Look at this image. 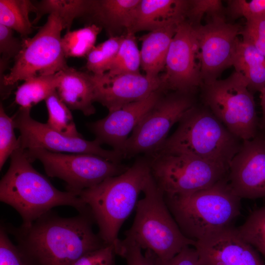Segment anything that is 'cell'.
Wrapping results in <instances>:
<instances>
[{"label":"cell","instance_id":"obj_1","mask_svg":"<svg viewBox=\"0 0 265 265\" xmlns=\"http://www.w3.org/2000/svg\"><path fill=\"white\" fill-rule=\"evenodd\" d=\"M79 212L63 217L51 210L27 227L3 225L14 238L26 265H72L83 255L107 244L94 232L89 208Z\"/></svg>","mask_w":265,"mask_h":265},{"label":"cell","instance_id":"obj_2","mask_svg":"<svg viewBox=\"0 0 265 265\" xmlns=\"http://www.w3.org/2000/svg\"><path fill=\"white\" fill-rule=\"evenodd\" d=\"M10 158L8 169L0 182V200L19 213L22 226L30 225L56 206H71L79 212L87 208L77 194L57 189L36 171L21 147Z\"/></svg>","mask_w":265,"mask_h":265},{"label":"cell","instance_id":"obj_3","mask_svg":"<svg viewBox=\"0 0 265 265\" xmlns=\"http://www.w3.org/2000/svg\"><path fill=\"white\" fill-rule=\"evenodd\" d=\"M150 174V161L138 159L123 173L78 194L90 210L98 234L105 243L114 244L119 240L120 229L136 207L138 195Z\"/></svg>","mask_w":265,"mask_h":265},{"label":"cell","instance_id":"obj_4","mask_svg":"<svg viewBox=\"0 0 265 265\" xmlns=\"http://www.w3.org/2000/svg\"><path fill=\"white\" fill-rule=\"evenodd\" d=\"M164 197L182 232L195 241L233 226L240 213L241 199L227 177L192 193Z\"/></svg>","mask_w":265,"mask_h":265},{"label":"cell","instance_id":"obj_5","mask_svg":"<svg viewBox=\"0 0 265 265\" xmlns=\"http://www.w3.org/2000/svg\"><path fill=\"white\" fill-rule=\"evenodd\" d=\"M174 133L151 156L185 154L229 169L241 144L207 107L189 109L179 121Z\"/></svg>","mask_w":265,"mask_h":265},{"label":"cell","instance_id":"obj_6","mask_svg":"<svg viewBox=\"0 0 265 265\" xmlns=\"http://www.w3.org/2000/svg\"><path fill=\"white\" fill-rule=\"evenodd\" d=\"M142 192L144 196L137 202L134 220L125 233L126 238L163 261L172 258L186 246H194L196 241L181 231L151 173Z\"/></svg>","mask_w":265,"mask_h":265},{"label":"cell","instance_id":"obj_7","mask_svg":"<svg viewBox=\"0 0 265 265\" xmlns=\"http://www.w3.org/2000/svg\"><path fill=\"white\" fill-rule=\"evenodd\" d=\"M201 87L206 107L232 134L242 141L256 136L258 120L253 94L242 75L235 71L227 78Z\"/></svg>","mask_w":265,"mask_h":265},{"label":"cell","instance_id":"obj_8","mask_svg":"<svg viewBox=\"0 0 265 265\" xmlns=\"http://www.w3.org/2000/svg\"><path fill=\"white\" fill-rule=\"evenodd\" d=\"M64 29L62 20L53 13L34 36L23 38L13 66L2 78L3 85L10 87L31 78L53 75L67 67L61 43Z\"/></svg>","mask_w":265,"mask_h":265},{"label":"cell","instance_id":"obj_9","mask_svg":"<svg viewBox=\"0 0 265 265\" xmlns=\"http://www.w3.org/2000/svg\"><path fill=\"white\" fill-rule=\"evenodd\" d=\"M151 175L165 197L184 195L207 188L227 177L229 169L185 155H162L150 161Z\"/></svg>","mask_w":265,"mask_h":265},{"label":"cell","instance_id":"obj_10","mask_svg":"<svg viewBox=\"0 0 265 265\" xmlns=\"http://www.w3.org/2000/svg\"><path fill=\"white\" fill-rule=\"evenodd\" d=\"M25 151L32 162L37 159L42 163L49 176L63 180L66 183V190L78 195L82 190L119 175L129 168L93 154L55 153L42 148Z\"/></svg>","mask_w":265,"mask_h":265},{"label":"cell","instance_id":"obj_11","mask_svg":"<svg viewBox=\"0 0 265 265\" xmlns=\"http://www.w3.org/2000/svg\"><path fill=\"white\" fill-rule=\"evenodd\" d=\"M194 106L191 94L179 92L162 96L142 117L126 143L123 158L159 149L177 122Z\"/></svg>","mask_w":265,"mask_h":265},{"label":"cell","instance_id":"obj_12","mask_svg":"<svg viewBox=\"0 0 265 265\" xmlns=\"http://www.w3.org/2000/svg\"><path fill=\"white\" fill-rule=\"evenodd\" d=\"M30 109L20 107L12 116L15 128L20 133L18 138L23 149L42 148L55 153L93 154L116 163L123 158L121 154L113 149L103 148L96 139L89 141L82 136L70 137L54 131L47 123L33 119Z\"/></svg>","mask_w":265,"mask_h":265},{"label":"cell","instance_id":"obj_13","mask_svg":"<svg viewBox=\"0 0 265 265\" xmlns=\"http://www.w3.org/2000/svg\"><path fill=\"white\" fill-rule=\"evenodd\" d=\"M198 52L194 26L185 20L177 27L166 57L165 72L159 77L162 90L192 94L202 86Z\"/></svg>","mask_w":265,"mask_h":265},{"label":"cell","instance_id":"obj_14","mask_svg":"<svg viewBox=\"0 0 265 265\" xmlns=\"http://www.w3.org/2000/svg\"><path fill=\"white\" fill-rule=\"evenodd\" d=\"M194 28L203 84H209L216 80L224 70L232 66L238 36L243 27L227 23L223 17L208 20L205 25Z\"/></svg>","mask_w":265,"mask_h":265},{"label":"cell","instance_id":"obj_15","mask_svg":"<svg viewBox=\"0 0 265 265\" xmlns=\"http://www.w3.org/2000/svg\"><path fill=\"white\" fill-rule=\"evenodd\" d=\"M233 192L240 199L265 197V139L243 141L233 158L227 176Z\"/></svg>","mask_w":265,"mask_h":265},{"label":"cell","instance_id":"obj_16","mask_svg":"<svg viewBox=\"0 0 265 265\" xmlns=\"http://www.w3.org/2000/svg\"><path fill=\"white\" fill-rule=\"evenodd\" d=\"M94 101L105 106L108 112L146 98L162 90L159 77L151 78L138 73L110 75L92 74Z\"/></svg>","mask_w":265,"mask_h":265},{"label":"cell","instance_id":"obj_17","mask_svg":"<svg viewBox=\"0 0 265 265\" xmlns=\"http://www.w3.org/2000/svg\"><path fill=\"white\" fill-rule=\"evenodd\" d=\"M160 89L141 100L108 112L104 118L87 124L89 130L101 144H106L123 157L128 135L161 97Z\"/></svg>","mask_w":265,"mask_h":265},{"label":"cell","instance_id":"obj_18","mask_svg":"<svg viewBox=\"0 0 265 265\" xmlns=\"http://www.w3.org/2000/svg\"><path fill=\"white\" fill-rule=\"evenodd\" d=\"M194 247L199 255L200 265H265L233 226L196 241Z\"/></svg>","mask_w":265,"mask_h":265},{"label":"cell","instance_id":"obj_19","mask_svg":"<svg viewBox=\"0 0 265 265\" xmlns=\"http://www.w3.org/2000/svg\"><path fill=\"white\" fill-rule=\"evenodd\" d=\"M189 0H140L134 20L127 32L151 31L186 19Z\"/></svg>","mask_w":265,"mask_h":265},{"label":"cell","instance_id":"obj_20","mask_svg":"<svg viewBox=\"0 0 265 265\" xmlns=\"http://www.w3.org/2000/svg\"><path fill=\"white\" fill-rule=\"evenodd\" d=\"M58 75L56 91L61 100L70 109L80 111L85 116L94 114L92 74L68 66L59 72Z\"/></svg>","mask_w":265,"mask_h":265},{"label":"cell","instance_id":"obj_21","mask_svg":"<svg viewBox=\"0 0 265 265\" xmlns=\"http://www.w3.org/2000/svg\"><path fill=\"white\" fill-rule=\"evenodd\" d=\"M179 24L150 31L141 37V67L147 77L159 78V73L165 68L169 48Z\"/></svg>","mask_w":265,"mask_h":265},{"label":"cell","instance_id":"obj_22","mask_svg":"<svg viewBox=\"0 0 265 265\" xmlns=\"http://www.w3.org/2000/svg\"><path fill=\"white\" fill-rule=\"evenodd\" d=\"M140 0H92L91 14L110 33L126 29L133 23Z\"/></svg>","mask_w":265,"mask_h":265},{"label":"cell","instance_id":"obj_23","mask_svg":"<svg viewBox=\"0 0 265 265\" xmlns=\"http://www.w3.org/2000/svg\"><path fill=\"white\" fill-rule=\"evenodd\" d=\"M232 66L244 76L253 94L265 87V56L252 44L238 39Z\"/></svg>","mask_w":265,"mask_h":265},{"label":"cell","instance_id":"obj_24","mask_svg":"<svg viewBox=\"0 0 265 265\" xmlns=\"http://www.w3.org/2000/svg\"><path fill=\"white\" fill-rule=\"evenodd\" d=\"M92 0H43L35 3L36 17L32 24H36L45 14H55L62 20L64 28L70 30L77 18L89 14Z\"/></svg>","mask_w":265,"mask_h":265},{"label":"cell","instance_id":"obj_25","mask_svg":"<svg viewBox=\"0 0 265 265\" xmlns=\"http://www.w3.org/2000/svg\"><path fill=\"white\" fill-rule=\"evenodd\" d=\"M36 10L31 0H0V24L18 32L23 38L27 37L33 28L29 14Z\"/></svg>","mask_w":265,"mask_h":265},{"label":"cell","instance_id":"obj_26","mask_svg":"<svg viewBox=\"0 0 265 265\" xmlns=\"http://www.w3.org/2000/svg\"><path fill=\"white\" fill-rule=\"evenodd\" d=\"M58 81V72L29 78L17 88L15 102L21 107L31 108L56 90Z\"/></svg>","mask_w":265,"mask_h":265},{"label":"cell","instance_id":"obj_27","mask_svg":"<svg viewBox=\"0 0 265 265\" xmlns=\"http://www.w3.org/2000/svg\"><path fill=\"white\" fill-rule=\"evenodd\" d=\"M102 27L95 24L67 31L62 37L61 43L66 58L86 57L95 46Z\"/></svg>","mask_w":265,"mask_h":265},{"label":"cell","instance_id":"obj_28","mask_svg":"<svg viewBox=\"0 0 265 265\" xmlns=\"http://www.w3.org/2000/svg\"><path fill=\"white\" fill-rule=\"evenodd\" d=\"M48 119L47 125L66 136L82 137L77 129L70 109L61 100L56 90L45 100Z\"/></svg>","mask_w":265,"mask_h":265},{"label":"cell","instance_id":"obj_29","mask_svg":"<svg viewBox=\"0 0 265 265\" xmlns=\"http://www.w3.org/2000/svg\"><path fill=\"white\" fill-rule=\"evenodd\" d=\"M141 67L140 50L134 34L127 32L108 71L110 75L139 73Z\"/></svg>","mask_w":265,"mask_h":265},{"label":"cell","instance_id":"obj_30","mask_svg":"<svg viewBox=\"0 0 265 265\" xmlns=\"http://www.w3.org/2000/svg\"><path fill=\"white\" fill-rule=\"evenodd\" d=\"M123 38L124 35L110 36L91 50L86 56V67L92 74L100 75L108 71Z\"/></svg>","mask_w":265,"mask_h":265},{"label":"cell","instance_id":"obj_31","mask_svg":"<svg viewBox=\"0 0 265 265\" xmlns=\"http://www.w3.org/2000/svg\"><path fill=\"white\" fill-rule=\"evenodd\" d=\"M236 229L242 239L265 258V206L252 212Z\"/></svg>","mask_w":265,"mask_h":265},{"label":"cell","instance_id":"obj_32","mask_svg":"<svg viewBox=\"0 0 265 265\" xmlns=\"http://www.w3.org/2000/svg\"><path fill=\"white\" fill-rule=\"evenodd\" d=\"M12 117L5 112L3 106L0 105V170L12 154L20 147L19 138L14 132Z\"/></svg>","mask_w":265,"mask_h":265},{"label":"cell","instance_id":"obj_33","mask_svg":"<svg viewBox=\"0 0 265 265\" xmlns=\"http://www.w3.org/2000/svg\"><path fill=\"white\" fill-rule=\"evenodd\" d=\"M225 12L221 0H189L186 20L193 26H196L201 25V21L204 15H206L208 20L225 17Z\"/></svg>","mask_w":265,"mask_h":265},{"label":"cell","instance_id":"obj_34","mask_svg":"<svg viewBox=\"0 0 265 265\" xmlns=\"http://www.w3.org/2000/svg\"><path fill=\"white\" fill-rule=\"evenodd\" d=\"M226 10L231 19L243 17L246 20L265 16V0H229Z\"/></svg>","mask_w":265,"mask_h":265},{"label":"cell","instance_id":"obj_35","mask_svg":"<svg viewBox=\"0 0 265 265\" xmlns=\"http://www.w3.org/2000/svg\"><path fill=\"white\" fill-rule=\"evenodd\" d=\"M114 247L116 255L125 259L127 265H154L148 252L146 250L143 254L141 248L131 238L119 239Z\"/></svg>","mask_w":265,"mask_h":265},{"label":"cell","instance_id":"obj_36","mask_svg":"<svg viewBox=\"0 0 265 265\" xmlns=\"http://www.w3.org/2000/svg\"><path fill=\"white\" fill-rule=\"evenodd\" d=\"M241 34L265 56V16L246 20Z\"/></svg>","mask_w":265,"mask_h":265},{"label":"cell","instance_id":"obj_37","mask_svg":"<svg viewBox=\"0 0 265 265\" xmlns=\"http://www.w3.org/2000/svg\"><path fill=\"white\" fill-rule=\"evenodd\" d=\"M14 30L0 24V66L4 67L11 59H15L20 52L23 45L20 40L14 35Z\"/></svg>","mask_w":265,"mask_h":265},{"label":"cell","instance_id":"obj_38","mask_svg":"<svg viewBox=\"0 0 265 265\" xmlns=\"http://www.w3.org/2000/svg\"><path fill=\"white\" fill-rule=\"evenodd\" d=\"M114 244H106L80 257L72 265H116Z\"/></svg>","mask_w":265,"mask_h":265},{"label":"cell","instance_id":"obj_39","mask_svg":"<svg viewBox=\"0 0 265 265\" xmlns=\"http://www.w3.org/2000/svg\"><path fill=\"white\" fill-rule=\"evenodd\" d=\"M0 265H26L3 224L0 228Z\"/></svg>","mask_w":265,"mask_h":265},{"label":"cell","instance_id":"obj_40","mask_svg":"<svg viewBox=\"0 0 265 265\" xmlns=\"http://www.w3.org/2000/svg\"><path fill=\"white\" fill-rule=\"evenodd\" d=\"M192 246L185 247L172 258L163 261L152 251L146 250L149 253L154 265H200L199 255L197 249Z\"/></svg>","mask_w":265,"mask_h":265},{"label":"cell","instance_id":"obj_41","mask_svg":"<svg viewBox=\"0 0 265 265\" xmlns=\"http://www.w3.org/2000/svg\"><path fill=\"white\" fill-rule=\"evenodd\" d=\"M261 92V105L262 109V119L261 126L265 128V87L262 90Z\"/></svg>","mask_w":265,"mask_h":265},{"label":"cell","instance_id":"obj_42","mask_svg":"<svg viewBox=\"0 0 265 265\" xmlns=\"http://www.w3.org/2000/svg\"><path fill=\"white\" fill-rule=\"evenodd\" d=\"M264 138H265V136H264Z\"/></svg>","mask_w":265,"mask_h":265}]
</instances>
